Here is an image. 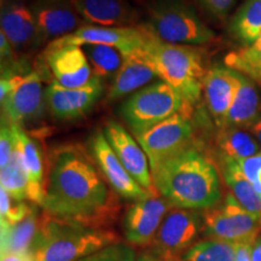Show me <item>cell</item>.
<instances>
[{"mask_svg":"<svg viewBox=\"0 0 261 261\" xmlns=\"http://www.w3.org/2000/svg\"><path fill=\"white\" fill-rule=\"evenodd\" d=\"M250 133H252L256 142L259 143V145H261V119L250 128Z\"/></svg>","mask_w":261,"mask_h":261,"instance_id":"60d3db41","label":"cell"},{"mask_svg":"<svg viewBox=\"0 0 261 261\" xmlns=\"http://www.w3.org/2000/svg\"><path fill=\"white\" fill-rule=\"evenodd\" d=\"M253 244H237L236 261H252Z\"/></svg>","mask_w":261,"mask_h":261,"instance_id":"74e56055","label":"cell"},{"mask_svg":"<svg viewBox=\"0 0 261 261\" xmlns=\"http://www.w3.org/2000/svg\"><path fill=\"white\" fill-rule=\"evenodd\" d=\"M203 231L214 240L254 244L261 233V215L250 213L228 194L223 203L205 210Z\"/></svg>","mask_w":261,"mask_h":261,"instance_id":"52a82bcc","label":"cell"},{"mask_svg":"<svg viewBox=\"0 0 261 261\" xmlns=\"http://www.w3.org/2000/svg\"><path fill=\"white\" fill-rule=\"evenodd\" d=\"M90 150L104 179L117 195L128 200L138 201L152 192L140 187L126 171L103 132H96L92 136L90 139Z\"/></svg>","mask_w":261,"mask_h":261,"instance_id":"5bb4252c","label":"cell"},{"mask_svg":"<svg viewBox=\"0 0 261 261\" xmlns=\"http://www.w3.org/2000/svg\"><path fill=\"white\" fill-rule=\"evenodd\" d=\"M225 181L231 189V194L244 210L261 215V196L255 191L246 175L241 171L237 161L221 162Z\"/></svg>","mask_w":261,"mask_h":261,"instance_id":"484cf974","label":"cell"},{"mask_svg":"<svg viewBox=\"0 0 261 261\" xmlns=\"http://www.w3.org/2000/svg\"><path fill=\"white\" fill-rule=\"evenodd\" d=\"M217 155L224 161H242L259 154L260 145L255 138L242 129L223 128L215 139Z\"/></svg>","mask_w":261,"mask_h":261,"instance_id":"603a6c76","label":"cell"},{"mask_svg":"<svg viewBox=\"0 0 261 261\" xmlns=\"http://www.w3.org/2000/svg\"><path fill=\"white\" fill-rule=\"evenodd\" d=\"M2 33L11 42L14 50L37 47V27L32 8L23 3L10 0L2 6Z\"/></svg>","mask_w":261,"mask_h":261,"instance_id":"44dd1931","label":"cell"},{"mask_svg":"<svg viewBox=\"0 0 261 261\" xmlns=\"http://www.w3.org/2000/svg\"><path fill=\"white\" fill-rule=\"evenodd\" d=\"M173 205L155 190L136 201L123 219V231L129 243L146 246L154 242L160 226Z\"/></svg>","mask_w":261,"mask_h":261,"instance_id":"7c38bea8","label":"cell"},{"mask_svg":"<svg viewBox=\"0 0 261 261\" xmlns=\"http://www.w3.org/2000/svg\"><path fill=\"white\" fill-rule=\"evenodd\" d=\"M47 67L55 81L67 89H77L93 79V73L86 55L80 46H69L45 51Z\"/></svg>","mask_w":261,"mask_h":261,"instance_id":"e0dca14e","label":"cell"},{"mask_svg":"<svg viewBox=\"0 0 261 261\" xmlns=\"http://www.w3.org/2000/svg\"><path fill=\"white\" fill-rule=\"evenodd\" d=\"M2 261H33L32 253L28 254H2Z\"/></svg>","mask_w":261,"mask_h":261,"instance_id":"f35d334b","label":"cell"},{"mask_svg":"<svg viewBox=\"0 0 261 261\" xmlns=\"http://www.w3.org/2000/svg\"><path fill=\"white\" fill-rule=\"evenodd\" d=\"M144 50L161 80L180 96L185 109L195 106L203 92L207 75L200 52L187 45L168 44L160 40L149 31Z\"/></svg>","mask_w":261,"mask_h":261,"instance_id":"277c9868","label":"cell"},{"mask_svg":"<svg viewBox=\"0 0 261 261\" xmlns=\"http://www.w3.org/2000/svg\"><path fill=\"white\" fill-rule=\"evenodd\" d=\"M238 86V73L227 67L211 68L203 83L208 110L215 123L223 128Z\"/></svg>","mask_w":261,"mask_h":261,"instance_id":"d6986e66","label":"cell"},{"mask_svg":"<svg viewBox=\"0 0 261 261\" xmlns=\"http://www.w3.org/2000/svg\"><path fill=\"white\" fill-rule=\"evenodd\" d=\"M37 27V46L57 40L83 27L84 19L68 0L39 3L31 6Z\"/></svg>","mask_w":261,"mask_h":261,"instance_id":"2e32d148","label":"cell"},{"mask_svg":"<svg viewBox=\"0 0 261 261\" xmlns=\"http://www.w3.org/2000/svg\"><path fill=\"white\" fill-rule=\"evenodd\" d=\"M18 146V125L3 120L0 129V167L10 162Z\"/></svg>","mask_w":261,"mask_h":261,"instance_id":"d6a6232c","label":"cell"},{"mask_svg":"<svg viewBox=\"0 0 261 261\" xmlns=\"http://www.w3.org/2000/svg\"><path fill=\"white\" fill-rule=\"evenodd\" d=\"M227 68L261 85V34L253 44L234 50L225 57Z\"/></svg>","mask_w":261,"mask_h":261,"instance_id":"83f0119b","label":"cell"},{"mask_svg":"<svg viewBox=\"0 0 261 261\" xmlns=\"http://www.w3.org/2000/svg\"><path fill=\"white\" fill-rule=\"evenodd\" d=\"M148 156L150 171L192 145L194 130L187 115L178 113L136 137Z\"/></svg>","mask_w":261,"mask_h":261,"instance_id":"ba28073f","label":"cell"},{"mask_svg":"<svg viewBox=\"0 0 261 261\" xmlns=\"http://www.w3.org/2000/svg\"><path fill=\"white\" fill-rule=\"evenodd\" d=\"M104 93L102 79L93 76L89 84L77 89H67L52 83L46 89L47 108L60 120L80 119L89 114Z\"/></svg>","mask_w":261,"mask_h":261,"instance_id":"4fadbf2b","label":"cell"},{"mask_svg":"<svg viewBox=\"0 0 261 261\" xmlns=\"http://www.w3.org/2000/svg\"><path fill=\"white\" fill-rule=\"evenodd\" d=\"M236 243L213 238L194 244L181 261H236Z\"/></svg>","mask_w":261,"mask_h":261,"instance_id":"4dcf8cb0","label":"cell"},{"mask_svg":"<svg viewBox=\"0 0 261 261\" xmlns=\"http://www.w3.org/2000/svg\"><path fill=\"white\" fill-rule=\"evenodd\" d=\"M182 109L180 96L161 80L130 94L120 108V115L138 137Z\"/></svg>","mask_w":261,"mask_h":261,"instance_id":"8992f818","label":"cell"},{"mask_svg":"<svg viewBox=\"0 0 261 261\" xmlns=\"http://www.w3.org/2000/svg\"><path fill=\"white\" fill-rule=\"evenodd\" d=\"M145 28L160 40L175 45H201L214 38V33L184 0H155Z\"/></svg>","mask_w":261,"mask_h":261,"instance_id":"5b68a950","label":"cell"},{"mask_svg":"<svg viewBox=\"0 0 261 261\" xmlns=\"http://www.w3.org/2000/svg\"><path fill=\"white\" fill-rule=\"evenodd\" d=\"M198 2L215 17H224L232 9L236 0H198Z\"/></svg>","mask_w":261,"mask_h":261,"instance_id":"d590c367","label":"cell"},{"mask_svg":"<svg viewBox=\"0 0 261 261\" xmlns=\"http://www.w3.org/2000/svg\"><path fill=\"white\" fill-rule=\"evenodd\" d=\"M103 133L117 159L133 179L145 190H156L151 171L149 169L148 156L138 140L133 138L120 123L115 121H108L104 126Z\"/></svg>","mask_w":261,"mask_h":261,"instance_id":"9a60e30c","label":"cell"},{"mask_svg":"<svg viewBox=\"0 0 261 261\" xmlns=\"http://www.w3.org/2000/svg\"><path fill=\"white\" fill-rule=\"evenodd\" d=\"M159 75L144 46L123 54V63L114 76L108 99L116 100L148 86Z\"/></svg>","mask_w":261,"mask_h":261,"instance_id":"ac0fdd59","label":"cell"},{"mask_svg":"<svg viewBox=\"0 0 261 261\" xmlns=\"http://www.w3.org/2000/svg\"><path fill=\"white\" fill-rule=\"evenodd\" d=\"M80 17L90 25L129 27L138 18L127 0H70Z\"/></svg>","mask_w":261,"mask_h":261,"instance_id":"ffe728a7","label":"cell"},{"mask_svg":"<svg viewBox=\"0 0 261 261\" xmlns=\"http://www.w3.org/2000/svg\"><path fill=\"white\" fill-rule=\"evenodd\" d=\"M80 47L89 60L93 76L99 79L115 76L123 63V55L116 47L108 45H84Z\"/></svg>","mask_w":261,"mask_h":261,"instance_id":"f1b7e54d","label":"cell"},{"mask_svg":"<svg viewBox=\"0 0 261 261\" xmlns=\"http://www.w3.org/2000/svg\"><path fill=\"white\" fill-rule=\"evenodd\" d=\"M148 31L145 27H99L83 25L71 34L48 42L46 51L84 45H108L116 47L121 54L144 46Z\"/></svg>","mask_w":261,"mask_h":261,"instance_id":"30bf717a","label":"cell"},{"mask_svg":"<svg viewBox=\"0 0 261 261\" xmlns=\"http://www.w3.org/2000/svg\"><path fill=\"white\" fill-rule=\"evenodd\" d=\"M12 51H14V47H12L11 42L5 37L4 33L0 32V55H2V62H4V60L8 61L12 56Z\"/></svg>","mask_w":261,"mask_h":261,"instance_id":"8d00e7d4","label":"cell"},{"mask_svg":"<svg viewBox=\"0 0 261 261\" xmlns=\"http://www.w3.org/2000/svg\"><path fill=\"white\" fill-rule=\"evenodd\" d=\"M231 31L246 45L253 44L261 34V0H246L231 22Z\"/></svg>","mask_w":261,"mask_h":261,"instance_id":"4316f807","label":"cell"},{"mask_svg":"<svg viewBox=\"0 0 261 261\" xmlns=\"http://www.w3.org/2000/svg\"><path fill=\"white\" fill-rule=\"evenodd\" d=\"M2 188L16 201H23L28 198L29 175L22 159L21 151L17 146L11 160L0 174Z\"/></svg>","mask_w":261,"mask_h":261,"instance_id":"f546056e","label":"cell"},{"mask_svg":"<svg viewBox=\"0 0 261 261\" xmlns=\"http://www.w3.org/2000/svg\"><path fill=\"white\" fill-rule=\"evenodd\" d=\"M178 261H179V260H178Z\"/></svg>","mask_w":261,"mask_h":261,"instance_id":"ee69618b","label":"cell"},{"mask_svg":"<svg viewBox=\"0 0 261 261\" xmlns=\"http://www.w3.org/2000/svg\"><path fill=\"white\" fill-rule=\"evenodd\" d=\"M115 243H119V237L112 231L45 213L32 255L33 261H77Z\"/></svg>","mask_w":261,"mask_h":261,"instance_id":"3957f363","label":"cell"},{"mask_svg":"<svg viewBox=\"0 0 261 261\" xmlns=\"http://www.w3.org/2000/svg\"><path fill=\"white\" fill-rule=\"evenodd\" d=\"M137 261H161V259H160V257L154 253H148V254H143V255H140L139 259Z\"/></svg>","mask_w":261,"mask_h":261,"instance_id":"b9f144b4","label":"cell"},{"mask_svg":"<svg viewBox=\"0 0 261 261\" xmlns=\"http://www.w3.org/2000/svg\"><path fill=\"white\" fill-rule=\"evenodd\" d=\"M34 211L22 201H16L0 188V218H2V226L15 225L24 219Z\"/></svg>","mask_w":261,"mask_h":261,"instance_id":"1f68e13d","label":"cell"},{"mask_svg":"<svg viewBox=\"0 0 261 261\" xmlns=\"http://www.w3.org/2000/svg\"><path fill=\"white\" fill-rule=\"evenodd\" d=\"M154 187L173 207L210 210L221 200L213 162L192 144L151 172Z\"/></svg>","mask_w":261,"mask_h":261,"instance_id":"7a4b0ae2","label":"cell"},{"mask_svg":"<svg viewBox=\"0 0 261 261\" xmlns=\"http://www.w3.org/2000/svg\"><path fill=\"white\" fill-rule=\"evenodd\" d=\"M18 148L29 175L28 200L34 203L41 204L44 202V168H42V156L37 143L28 137L27 133L18 126Z\"/></svg>","mask_w":261,"mask_h":261,"instance_id":"cb8c5ba5","label":"cell"},{"mask_svg":"<svg viewBox=\"0 0 261 261\" xmlns=\"http://www.w3.org/2000/svg\"><path fill=\"white\" fill-rule=\"evenodd\" d=\"M201 230H203V213L197 210L174 207L159 228L152 242V253L161 261H178V256L192 247Z\"/></svg>","mask_w":261,"mask_h":261,"instance_id":"9c48e42d","label":"cell"},{"mask_svg":"<svg viewBox=\"0 0 261 261\" xmlns=\"http://www.w3.org/2000/svg\"><path fill=\"white\" fill-rule=\"evenodd\" d=\"M238 165L246 178L252 182L255 191L261 196V151L252 158L238 161Z\"/></svg>","mask_w":261,"mask_h":261,"instance_id":"e575fe53","label":"cell"},{"mask_svg":"<svg viewBox=\"0 0 261 261\" xmlns=\"http://www.w3.org/2000/svg\"><path fill=\"white\" fill-rule=\"evenodd\" d=\"M77 261H136V253L128 244L119 242Z\"/></svg>","mask_w":261,"mask_h":261,"instance_id":"836d02e7","label":"cell"},{"mask_svg":"<svg viewBox=\"0 0 261 261\" xmlns=\"http://www.w3.org/2000/svg\"><path fill=\"white\" fill-rule=\"evenodd\" d=\"M252 261H261V237L257 238L252 247Z\"/></svg>","mask_w":261,"mask_h":261,"instance_id":"ab89813d","label":"cell"},{"mask_svg":"<svg viewBox=\"0 0 261 261\" xmlns=\"http://www.w3.org/2000/svg\"><path fill=\"white\" fill-rule=\"evenodd\" d=\"M8 121L23 126L40 120L47 107L46 90L38 71L23 75L2 103Z\"/></svg>","mask_w":261,"mask_h":261,"instance_id":"8fae6325","label":"cell"},{"mask_svg":"<svg viewBox=\"0 0 261 261\" xmlns=\"http://www.w3.org/2000/svg\"><path fill=\"white\" fill-rule=\"evenodd\" d=\"M261 119V98L255 83L238 73V86L223 128H252Z\"/></svg>","mask_w":261,"mask_h":261,"instance_id":"7402d4cb","label":"cell"},{"mask_svg":"<svg viewBox=\"0 0 261 261\" xmlns=\"http://www.w3.org/2000/svg\"><path fill=\"white\" fill-rule=\"evenodd\" d=\"M42 207L51 217L91 227L110 223L119 211L102 172L76 145L62 146L52 154Z\"/></svg>","mask_w":261,"mask_h":261,"instance_id":"6da1fadb","label":"cell"},{"mask_svg":"<svg viewBox=\"0 0 261 261\" xmlns=\"http://www.w3.org/2000/svg\"><path fill=\"white\" fill-rule=\"evenodd\" d=\"M39 224L40 221L33 211L19 223L2 226V254L32 253L38 236Z\"/></svg>","mask_w":261,"mask_h":261,"instance_id":"d4e9b609","label":"cell"},{"mask_svg":"<svg viewBox=\"0 0 261 261\" xmlns=\"http://www.w3.org/2000/svg\"><path fill=\"white\" fill-rule=\"evenodd\" d=\"M39 3H56V2H64V0H37Z\"/></svg>","mask_w":261,"mask_h":261,"instance_id":"7bdbcfd3","label":"cell"}]
</instances>
